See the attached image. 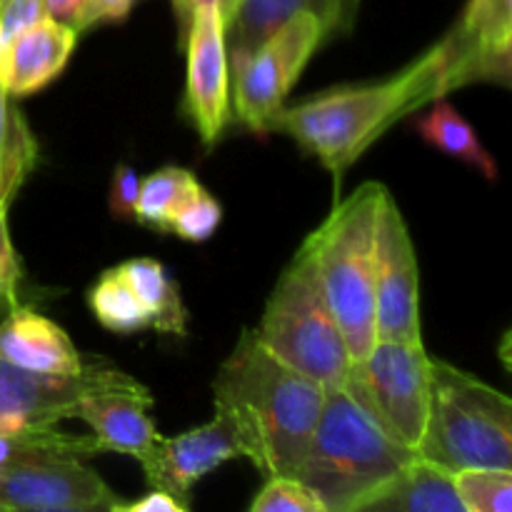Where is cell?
Segmentation results:
<instances>
[{
  "instance_id": "obj_1",
  "label": "cell",
  "mask_w": 512,
  "mask_h": 512,
  "mask_svg": "<svg viewBox=\"0 0 512 512\" xmlns=\"http://www.w3.org/2000/svg\"><path fill=\"white\" fill-rule=\"evenodd\" d=\"M328 390L280 363L245 330L213 383L215 413L228 415L260 473L293 475L318 425Z\"/></svg>"
},
{
  "instance_id": "obj_2",
  "label": "cell",
  "mask_w": 512,
  "mask_h": 512,
  "mask_svg": "<svg viewBox=\"0 0 512 512\" xmlns=\"http://www.w3.org/2000/svg\"><path fill=\"white\" fill-rule=\"evenodd\" d=\"M445 65L448 45L440 40L393 78L330 90L293 108L283 105L268 123V133L290 135L340 178L403 115L443 98Z\"/></svg>"
},
{
  "instance_id": "obj_3",
  "label": "cell",
  "mask_w": 512,
  "mask_h": 512,
  "mask_svg": "<svg viewBox=\"0 0 512 512\" xmlns=\"http://www.w3.org/2000/svg\"><path fill=\"white\" fill-rule=\"evenodd\" d=\"M413 458V450L388 438L345 390H328L293 478L313 490L325 512H360Z\"/></svg>"
},
{
  "instance_id": "obj_4",
  "label": "cell",
  "mask_w": 512,
  "mask_h": 512,
  "mask_svg": "<svg viewBox=\"0 0 512 512\" xmlns=\"http://www.w3.org/2000/svg\"><path fill=\"white\" fill-rule=\"evenodd\" d=\"M388 188L363 183L305 240L330 310L348 343L350 360L368 355L375 333V230Z\"/></svg>"
},
{
  "instance_id": "obj_5",
  "label": "cell",
  "mask_w": 512,
  "mask_h": 512,
  "mask_svg": "<svg viewBox=\"0 0 512 512\" xmlns=\"http://www.w3.org/2000/svg\"><path fill=\"white\" fill-rule=\"evenodd\" d=\"M415 455L458 473L512 470V400L475 375L430 360V405Z\"/></svg>"
},
{
  "instance_id": "obj_6",
  "label": "cell",
  "mask_w": 512,
  "mask_h": 512,
  "mask_svg": "<svg viewBox=\"0 0 512 512\" xmlns=\"http://www.w3.org/2000/svg\"><path fill=\"white\" fill-rule=\"evenodd\" d=\"M255 335L288 368L325 390L343 388L350 368L348 343L305 248L275 283Z\"/></svg>"
},
{
  "instance_id": "obj_7",
  "label": "cell",
  "mask_w": 512,
  "mask_h": 512,
  "mask_svg": "<svg viewBox=\"0 0 512 512\" xmlns=\"http://www.w3.org/2000/svg\"><path fill=\"white\" fill-rule=\"evenodd\" d=\"M430 355L423 343L375 340L368 355L350 360L345 395L408 450H418L428 423Z\"/></svg>"
},
{
  "instance_id": "obj_8",
  "label": "cell",
  "mask_w": 512,
  "mask_h": 512,
  "mask_svg": "<svg viewBox=\"0 0 512 512\" xmlns=\"http://www.w3.org/2000/svg\"><path fill=\"white\" fill-rule=\"evenodd\" d=\"M325 35L328 30L318 15L300 13L270 35L255 53L230 63L235 118L253 133H268V123L285 105L290 88Z\"/></svg>"
},
{
  "instance_id": "obj_9",
  "label": "cell",
  "mask_w": 512,
  "mask_h": 512,
  "mask_svg": "<svg viewBox=\"0 0 512 512\" xmlns=\"http://www.w3.org/2000/svg\"><path fill=\"white\" fill-rule=\"evenodd\" d=\"M95 393L150 395V390L100 358L73 378H45L0 360V425H55L73 418L75 405Z\"/></svg>"
},
{
  "instance_id": "obj_10",
  "label": "cell",
  "mask_w": 512,
  "mask_h": 512,
  "mask_svg": "<svg viewBox=\"0 0 512 512\" xmlns=\"http://www.w3.org/2000/svg\"><path fill=\"white\" fill-rule=\"evenodd\" d=\"M375 333L378 340L423 343L415 245L393 195H385L375 230Z\"/></svg>"
},
{
  "instance_id": "obj_11",
  "label": "cell",
  "mask_w": 512,
  "mask_h": 512,
  "mask_svg": "<svg viewBox=\"0 0 512 512\" xmlns=\"http://www.w3.org/2000/svg\"><path fill=\"white\" fill-rule=\"evenodd\" d=\"M118 498L95 470L73 455H45L0 470V510H115Z\"/></svg>"
},
{
  "instance_id": "obj_12",
  "label": "cell",
  "mask_w": 512,
  "mask_h": 512,
  "mask_svg": "<svg viewBox=\"0 0 512 512\" xmlns=\"http://www.w3.org/2000/svg\"><path fill=\"white\" fill-rule=\"evenodd\" d=\"M185 103L205 145H215L230 120V65L220 5H200L193 13L188 38Z\"/></svg>"
},
{
  "instance_id": "obj_13",
  "label": "cell",
  "mask_w": 512,
  "mask_h": 512,
  "mask_svg": "<svg viewBox=\"0 0 512 512\" xmlns=\"http://www.w3.org/2000/svg\"><path fill=\"white\" fill-rule=\"evenodd\" d=\"M235 458H243L238 430L230 423L228 415L215 413L210 423L198 425L188 433H180L175 438L160 435L148 455L140 460V465H143L150 488L165 490L190 505L188 498L195 483Z\"/></svg>"
},
{
  "instance_id": "obj_14",
  "label": "cell",
  "mask_w": 512,
  "mask_h": 512,
  "mask_svg": "<svg viewBox=\"0 0 512 512\" xmlns=\"http://www.w3.org/2000/svg\"><path fill=\"white\" fill-rule=\"evenodd\" d=\"M445 45V93L478 80L510 85L512 0H470L463 20L445 38Z\"/></svg>"
},
{
  "instance_id": "obj_15",
  "label": "cell",
  "mask_w": 512,
  "mask_h": 512,
  "mask_svg": "<svg viewBox=\"0 0 512 512\" xmlns=\"http://www.w3.org/2000/svg\"><path fill=\"white\" fill-rule=\"evenodd\" d=\"M0 360L45 378H73L95 358H85L58 323L15 303L0 320Z\"/></svg>"
},
{
  "instance_id": "obj_16",
  "label": "cell",
  "mask_w": 512,
  "mask_h": 512,
  "mask_svg": "<svg viewBox=\"0 0 512 512\" xmlns=\"http://www.w3.org/2000/svg\"><path fill=\"white\" fill-rule=\"evenodd\" d=\"M78 45V30L45 15L0 45V88L23 98L53 83Z\"/></svg>"
},
{
  "instance_id": "obj_17",
  "label": "cell",
  "mask_w": 512,
  "mask_h": 512,
  "mask_svg": "<svg viewBox=\"0 0 512 512\" xmlns=\"http://www.w3.org/2000/svg\"><path fill=\"white\" fill-rule=\"evenodd\" d=\"M153 395L133 393H95L75 405L73 418L83 420L98 443L100 453L130 455L140 463L160 438L150 420Z\"/></svg>"
},
{
  "instance_id": "obj_18",
  "label": "cell",
  "mask_w": 512,
  "mask_h": 512,
  "mask_svg": "<svg viewBox=\"0 0 512 512\" xmlns=\"http://www.w3.org/2000/svg\"><path fill=\"white\" fill-rule=\"evenodd\" d=\"M300 13L318 15L330 33L343 25V0H233L223 15L228 65L255 53Z\"/></svg>"
},
{
  "instance_id": "obj_19",
  "label": "cell",
  "mask_w": 512,
  "mask_h": 512,
  "mask_svg": "<svg viewBox=\"0 0 512 512\" xmlns=\"http://www.w3.org/2000/svg\"><path fill=\"white\" fill-rule=\"evenodd\" d=\"M393 512H465L455 490L453 473L415 455L403 473L368 505Z\"/></svg>"
},
{
  "instance_id": "obj_20",
  "label": "cell",
  "mask_w": 512,
  "mask_h": 512,
  "mask_svg": "<svg viewBox=\"0 0 512 512\" xmlns=\"http://www.w3.org/2000/svg\"><path fill=\"white\" fill-rule=\"evenodd\" d=\"M118 270L135 290L140 303L148 308L150 328L183 338L188 330V310L180 298L178 283L170 278L165 265L153 258H133L120 263Z\"/></svg>"
},
{
  "instance_id": "obj_21",
  "label": "cell",
  "mask_w": 512,
  "mask_h": 512,
  "mask_svg": "<svg viewBox=\"0 0 512 512\" xmlns=\"http://www.w3.org/2000/svg\"><path fill=\"white\" fill-rule=\"evenodd\" d=\"M415 130H418V135L425 143L443 150L450 158H458L463 160V163L473 165V168H478L488 180L498 178V163H495V158L485 150V145L480 143L473 125H470L448 100H438V103L430 108V113H425L423 118L415 120Z\"/></svg>"
},
{
  "instance_id": "obj_22",
  "label": "cell",
  "mask_w": 512,
  "mask_h": 512,
  "mask_svg": "<svg viewBox=\"0 0 512 512\" xmlns=\"http://www.w3.org/2000/svg\"><path fill=\"white\" fill-rule=\"evenodd\" d=\"M88 305L98 323L110 333L130 335L150 328V313L118 268L105 270L88 290Z\"/></svg>"
},
{
  "instance_id": "obj_23",
  "label": "cell",
  "mask_w": 512,
  "mask_h": 512,
  "mask_svg": "<svg viewBox=\"0 0 512 512\" xmlns=\"http://www.w3.org/2000/svg\"><path fill=\"white\" fill-rule=\"evenodd\" d=\"M198 185L193 170L178 168V165H165L155 170L148 178L140 180L138 203H135V220L145 228H153L158 233H168L170 215L175 213L180 203L188 198Z\"/></svg>"
},
{
  "instance_id": "obj_24",
  "label": "cell",
  "mask_w": 512,
  "mask_h": 512,
  "mask_svg": "<svg viewBox=\"0 0 512 512\" xmlns=\"http://www.w3.org/2000/svg\"><path fill=\"white\" fill-rule=\"evenodd\" d=\"M453 483L465 512L512 510V470L465 468L453 473Z\"/></svg>"
},
{
  "instance_id": "obj_25",
  "label": "cell",
  "mask_w": 512,
  "mask_h": 512,
  "mask_svg": "<svg viewBox=\"0 0 512 512\" xmlns=\"http://www.w3.org/2000/svg\"><path fill=\"white\" fill-rule=\"evenodd\" d=\"M220 220H223V205L198 183L193 193L170 215L168 233L178 235L188 243H203V240L213 238L215 230L220 228Z\"/></svg>"
},
{
  "instance_id": "obj_26",
  "label": "cell",
  "mask_w": 512,
  "mask_h": 512,
  "mask_svg": "<svg viewBox=\"0 0 512 512\" xmlns=\"http://www.w3.org/2000/svg\"><path fill=\"white\" fill-rule=\"evenodd\" d=\"M250 512H325L323 503L293 475H270Z\"/></svg>"
},
{
  "instance_id": "obj_27",
  "label": "cell",
  "mask_w": 512,
  "mask_h": 512,
  "mask_svg": "<svg viewBox=\"0 0 512 512\" xmlns=\"http://www.w3.org/2000/svg\"><path fill=\"white\" fill-rule=\"evenodd\" d=\"M8 208L10 203L0 200V305L5 308L18 303L20 283V263L8 233Z\"/></svg>"
},
{
  "instance_id": "obj_28",
  "label": "cell",
  "mask_w": 512,
  "mask_h": 512,
  "mask_svg": "<svg viewBox=\"0 0 512 512\" xmlns=\"http://www.w3.org/2000/svg\"><path fill=\"white\" fill-rule=\"evenodd\" d=\"M140 178L133 165L118 163L110 178V195L108 208L113 218L118 220H135V203H138Z\"/></svg>"
},
{
  "instance_id": "obj_29",
  "label": "cell",
  "mask_w": 512,
  "mask_h": 512,
  "mask_svg": "<svg viewBox=\"0 0 512 512\" xmlns=\"http://www.w3.org/2000/svg\"><path fill=\"white\" fill-rule=\"evenodd\" d=\"M45 18L43 0H0V28L3 38H13L20 30Z\"/></svg>"
},
{
  "instance_id": "obj_30",
  "label": "cell",
  "mask_w": 512,
  "mask_h": 512,
  "mask_svg": "<svg viewBox=\"0 0 512 512\" xmlns=\"http://www.w3.org/2000/svg\"><path fill=\"white\" fill-rule=\"evenodd\" d=\"M133 5L135 0H83L78 18H75V30L80 33V30L100 23H120L128 18Z\"/></svg>"
},
{
  "instance_id": "obj_31",
  "label": "cell",
  "mask_w": 512,
  "mask_h": 512,
  "mask_svg": "<svg viewBox=\"0 0 512 512\" xmlns=\"http://www.w3.org/2000/svg\"><path fill=\"white\" fill-rule=\"evenodd\" d=\"M190 505H185L183 500L173 498L170 493L158 488H150V493H145L140 500L133 503H118L115 512H188Z\"/></svg>"
},
{
  "instance_id": "obj_32",
  "label": "cell",
  "mask_w": 512,
  "mask_h": 512,
  "mask_svg": "<svg viewBox=\"0 0 512 512\" xmlns=\"http://www.w3.org/2000/svg\"><path fill=\"white\" fill-rule=\"evenodd\" d=\"M43 3H45V15H48V18L60 20V23L73 25L75 28V18H78L83 0H43Z\"/></svg>"
},
{
  "instance_id": "obj_33",
  "label": "cell",
  "mask_w": 512,
  "mask_h": 512,
  "mask_svg": "<svg viewBox=\"0 0 512 512\" xmlns=\"http://www.w3.org/2000/svg\"><path fill=\"white\" fill-rule=\"evenodd\" d=\"M175 8V15H178V25H180V43L185 45V38H188L190 23H193V13L195 5L193 0H170Z\"/></svg>"
},
{
  "instance_id": "obj_34",
  "label": "cell",
  "mask_w": 512,
  "mask_h": 512,
  "mask_svg": "<svg viewBox=\"0 0 512 512\" xmlns=\"http://www.w3.org/2000/svg\"><path fill=\"white\" fill-rule=\"evenodd\" d=\"M8 125H10V105L8 95L0 88V155H3L5 140H8Z\"/></svg>"
},
{
  "instance_id": "obj_35",
  "label": "cell",
  "mask_w": 512,
  "mask_h": 512,
  "mask_svg": "<svg viewBox=\"0 0 512 512\" xmlns=\"http://www.w3.org/2000/svg\"><path fill=\"white\" fill-rule=\"evenodd\" d=\"M355 10H358V0H343V28H350Z\"/></svg>"
},
{
  "instance_id": "obj_36",
  "label": "cell",
  "mask_w": 512,
  "mask_h": 512,
  "mask_svg": "<svg viewBox=\"0 0 512 512\" xmlns=\"http://www.w3.org/2000/svg\"><path fill=\"white\" fill-rule=\"evenodd\" d=\"M195 8H200V5H220V0H193Z\"/></svg>"
},
{
  "instance_id": "obj_37",
  "label": "cell",
  "mask_w": 512,
  "mask_h": 512,
  "mask_svg": "<svg viewBox=\"0 0 512 512\" xmlns=\"http://www.w3.org/2000/svg\"><path fill=\"white\" fill-rule=\"evenodd\" d=\"M230 3H233V0H220V13L225 15V10L230 8Z\"/></svg>"
},
{
  "instance_id": "obj_38",
  "label": "cell",
  "mask_w": 512,
  "mask_h": 512,
  "mask_svg": "<svg viewBox=\"0 0 512 512\" xmlns=\"http://www.w3.org/2000/svg\"><path fill=\"white\" fill-rule=\"evenodd\" d=\"M5 43V38H3V28H0V45Z\"/></svg>"
}]
</instances>
